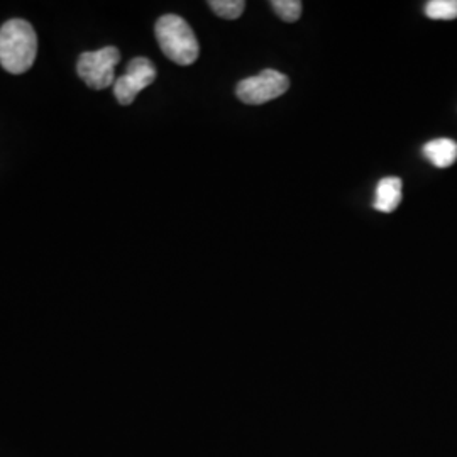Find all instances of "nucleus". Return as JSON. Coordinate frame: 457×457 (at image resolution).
Listing matches in <instances>:
<instances>
[{"label":"nucleus","mask_w":457,"mask_h":457,"mask_svg":"<svg viewBox=\"0 0 457 457\" xmlns=\"http://www.w3.org/2000/svg\"><path fill=\"white\" fill-rule=\"evenodd\" d=\"M37 37L33 26L22 19H11L0 28V65L12 73H26L36 60Z\"/></svg>","instance_id":"1"},{"label":"nucleus","mask_w":457,"mask_h":457,"mask_svg":"<svg viewBox=\"0 0 457 457\" xmlns=\"http://www.w3.org/2000/svg\"><path fill=\"white\" fill-rule=\"evenodd\" d=\"M154 33L164 56L170 58L173 63L181 66L195 63L200 46L195 33L185 19L175 14L160 17Z\"/></svg>","instance_id":"2"},{"label":"nucleus","mask_w":457,"mask_h":457,"mask_svg":"<svg viewBox=\"0 0 457 457\" xmlns=\"http://www.w3.org/2000/svg\"><path fill=\"white\" fill-rule=\"evenodd\" d=\"M120 62V53L114 46L85 51L79 58L77 71L90 88L104 90L115 83V66Z\"/></svg>","instance_id":"3"},{"label":"nucleus","mask_w":457,"mask_h":457,"mask_svg":"<svg viewBox=\"0 0 457 457\" xmlns=\"http://www.w3.org/2000/svg\"><path fill=\"white\" fill-rule=\"evenodd\" d=\"M290 80L277 70H264L256 77L237 83L236 96L247 105H262L287 94Z\"/></svg>","instance_id":"4"},{"label":"nucleus","mask_w":457,"mask_h":457,"mask_svg":"<svg viewBox=\"0 0 457 457\" xmlns=\"http://www.w3.org/2000/svg\"><path fill=\"white\" fill-rule=\"evenodd\" d=\"M156 80V68L147 58H134L122 77L114 83L115 98L120 105H131L139 92Z\"/></svg>","instance_id":"5"},{"label":"nucleus","mask_w":457,"mask_h":457,"mask_svg":"<svg viewBox=\"0 0 457 457\" xmlns=\"http://www.w3.org/2000/svg\"><path fill=\"white\" fill-rule=\"evenodd\" d=\"M402 202V180L396 177H388L376 187L375 207L379 212L390 213L396 211Z\"/></svg>","instance_id":"6"},{"label":"nucleus","mask_w":457,"mask_h":457,"mask_svg":"<svg viewBox=\"0 0 457 457\" xmlns=\"http://www.w3.org/2000/svg\"><path fill=\"white\" fill-rule=\"evenodd\" d=\"M424 156L437 168H449L456 163L457 143L453 139H434L424 146Z\"/></svg>","instance_id":"7"},{"label":"nucleus","mask_w":457,"mask_h":457,"mask_svg":"<svg viewBox=\"0 0 457 457\" xmlns=\"http://www.w3.org/2000/svg\"><path fill=\"white\" fill-rule=\"evenodd\" d=\"M425 14L434 21H453L457 17V0H430L425 4Z\"/></svg>","instance_id":"8"},{"label":"nucleus","mask_w":457,"mask_h":457,"mask_svg":"<svg viewBox=\"0 0 457 457\" xmlns=\"http://www.w3.org/2000/svg\"><path fill=\"white\" fill-rule=\"evenodd\" d=\"M209 7L217 16L232 21L243 16L245 4L243 0H211Z\"/></svg>","instance_id":"9"},{"label":"nucleus","mask_w":457,"mask_h":457,"mask_svg":"<svg viewBox=\"0 0 457 457\" xmlns=\"http://www.w3.org/2000/svg\"><path fill=\"white\" fill-rule=\"evenodd\" d=\"M271 7L285 22H295L302 16V2L298 0H273Z\"/></svg>","instance_id":"10"}]
</instances>
